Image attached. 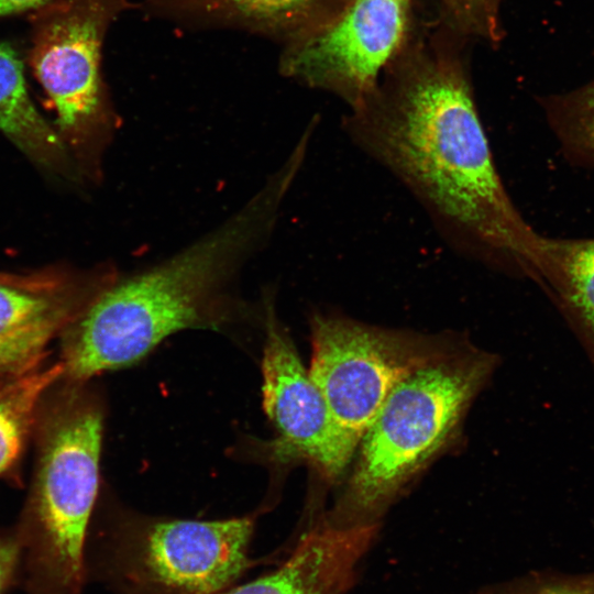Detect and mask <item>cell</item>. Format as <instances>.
Segmentation results:
<instances>
[{
    "mask_svg": "<svg viewBox=\"0 0 594 594\" xmlns=\"http://www.w3.org/2000/svg\"><path fill=\"white\" fill-rule=\"evenodd\" d=\"M541 103L563 150L579 162L594 164V82Z\"/></svg>",
    "mask_w": 594,
    "mask_h": 594,
    "instance_id": "2e32d148",
    "label": "cell"
},
{
    "mask_svg": "<svg viewBox=\"0 0 594 594\" xmlns=\"http://www.w3.org/2000/svg\"><path fill=\"white\" fill-rule=\"evenodd\" d=\"M308 370L334 420L359 441L403 380L468 343L457 334H426L369 324L342 315L310 318Z\"/></svg>",
    "mask_w": 594,
    "mask_h": 594,
    "instance_id": "8992f818",
    "label": "cell"
},
{
    "mask_svg": "<svg viewBox=\"0 0 594 594\" xmlns=\"http://www.w3.org/2000/svg\"><path fill=\"white\" fill-rule=\"evenodd\" d=\"M278 216L276 201L256 193L191 245L140 273L117 277L75 326L65 372L87 380L139 361L175 332L231 321L240 309L232 288Z\"/></svg>",
    "mask_w": 594,
    "mask_h": 594,
    "instance_id": "7a4b0ae2",
    "label": "cell"
},
{
    "mask_svg": "<svg viewBox=\"0 0 594 594\" xmlns=\"http://www.w3.org/2000/svg\"><path fill=\"white\" fill-rule=\"evenodd\" d=\"M414 18L413 0H351L334 18L293 38L283 70L354 108L376 88Z\"/></svg>",
    "mask_w": 594,
    "mask_h": 594,
    "instance_id": "52a82bcc",
    "label": "cell"
},
{
    "mask_svg": "<svg viewBox=\"0 0 594 594\" xmlns=\"http://www.w3.org/2000/svg\"><path fill=\"white\" fill-rule=\"evenodd\" d=\"M594 350V239L540 238L535 279Z\"/></svg>",
    "mask_w": 594,
    "mask_h": 594,
    "instance_id": "7c38bea8",
    "label": "cell"
},
{
    "mask_svg": "<svg viewBox=\"0 0 594 594\" xmlns=\"http://www.w3.org/2000/svg\"><path fill=\"white\" fill-rule=\"evenodd\" d=\"M469 41L440 16L414 19L374 91L344 116L343 131L413 195L459 255L532 278L541 235L497 169L475 101Z\"/></svg>",
    "mask_w": 594,
    "mask_h": 594,
    "instance_id": "6da1fadb",
    "label": "cell"
},
{
    "mask_svg": "<svg viewBox=\"0 0 594 594\" xmlns=\"http://www.w3.org/2000/svg\"><path fill=\"white\" fill-rule=\"evenodd\" d=\"M65 372V363L0 387V473L16 459L42 394Z\"/></svg>",
    "mask_w": 594,
    "mask_h": 594,
    "instance_id": "9a60e30c",
    "label": "cell"
},
{
    "mask_svg": "<svg viewBox=\"0 0 594 594\" xmlns=\"http://www.w3.org/2000/svg\"><path fill=\"white\" fill-rule=\"evenodd\" d=\"M503 0H438L440 18L459 32L498 44L503 36L499 10Z\"/></svg>",
    "mask_w": 594,
    "mask_h": 594,
    "instance_id": "e0dca14e",
    "label": "cell"
},
{
    "mask_svg": "<svg viewBox=\"0 0 594 594\" xmlns=\"http://www.w3.org/2000/svg\"><path fill=\"white\" fill-rule=\"evenodd\" d=\"M491 588V587H490ZM490 588H485V590H482L481 592H479L477 594H491V590Z\"/></svg>",
    "mask_w": 594,
    "mask_h": 594,
    "instance_id": "44dd1931",
    "label": "cell"
},
{
    "mask_svg": "<svg viewBox=\"0 0 594 594\" xmlns=\"http://www.w3.org/2000/svg\"><path fill=\"white\" fill-rule=\"evenodd\" d=\"M20 541L0 537V594H6L20 581Z\"/></svg>",
    "mask_w": 594,
    "mask_h": 594,
    "instance_id": "d6986e66",
    "label": "cell"
},
{
    "mask_svg": "<svg viewBox=\"0 0 594 594\" xmlns=\"http://www.w3.org/2000/svg\"><path fill=\"white\" fill-rule=\"evenodd\" d=\"M119 1L70 0L56 8L37 29L32 51L63 136L95 157L111 128L99 64L102 37Z\"/></svg>",
    "mask_w": 594,
    "mask_h": 594,
    "instance_id": "ba28073f",
    "label": "cell"
},
{
    "mask_svg": "<svg viewBox=\"0 0 594 594\" xmlns=\"http://www.w3.org/2000/svg\"><path fill=\"white\" fill-rule=\"evenodd\" d=\"M377 532L378 525L341 528L320 519L273 571L217 594H348Z\"/></svg>",
    "mask_w": 594,
    "mask_h": 594,
    "instance_id": "30bf717a",
    "label": "cell"
},
{
    "mask_svg": "<svg viewBox=\"0 0 594 594\" xmlns=\"http://www.w3.org/2000/svg\"><path fill=\"white\" fill-rule=\"evenodd\" d=\"M79 290L0 282V373L24 374L74 311Z\"/></svg>",
    "mask_w": 594,
    "mask_h": 594,
    "instance_id": "8fae6325",
    "label": "cell"
},
{
    "mask_svg": "<svg viewBox=\"0 0 594 594\" xmlns=\"http://www.w3.org/2000/svg\"><path fill=\"white\" fill-rule=\"evenodd\" d=\"M48 1L50 0H0V16L37 8Z\"/></svg>",
    "mask_w": 594,
    "mask_h": 594,
    "instance_id": "ffe728a7",
    "label": "cell"
},
{
    "mask_svg": "<svg viewBox=\"0 0 594 594\" xmlns=\"http://www.w3.org/2000/svg\"><path fill=\"white\" fill-rule=\"evenodd\" d=\"M254 527L250 516L129 525L86 554L87 582L114 594H217L262 564L249 556Z\"/></svg>",
    "mask_w": 594,
    "mask_h": 594,
    "instance_id": "277c9868",
    "label": "cell"
},
{
    "mask_svg": "<svg viewBox=\"0 0 594 594\" xmlns=\"http://www.w3.org/2000/svg\"><path fill=\"white\" fill-rule=\"evenodd\" d=\"M0 131L42 167L66 172L69 157L63 139L34 107L15 53L0 43Z\"/></svg>",
    "mask_w": 594,
    "mask_h": 594,
    "instance_id": "4fadbf2b",
    "label": "cell"
},
{
    "mask_svg": "<svg viewBox=\"0 0 594 594\" xmlns=\"http://www.w3.org/2000/svg\"><path fill=\"white\" fill-rule=\"evenodd\" d=\"M264 327L263 407L278 433L273 455L279 461L305 460L327 479H337L349 465L360 441L334 420L270 298Z\"/></svg>",
    "mask_w": 594,
    "mask_h": 594,
    "instance_id": "9c48e42d",
    "label": "cell"
},
{
    "mask_svg": "<svg viewBox=\"0 0 594 594\" xmlns=\"http://www.w3.org/2000/svg\"><path fill=\"white\" fill-rule=\"evenodd\" d=\"M197 11L293 38L339 14L351 0H174Z\"/></svg>",
    "mask_w": 594,
    "mask_h": 594,
    "instance_id": "5bb4252c",
    "label": "cell"
},
{
    "mask_svg": "<svg viewBox=\"0 0 594 594\" xmlns=\"http://www.w3.org/2000/svg\"><path fill=\"white\" fill-rule=\"evenodd\" d=\"M494 363L492 355L466 344L396 385L361 437L348 486L324 519L342 528L378 525L455 433Z\"/></svg>",
    "mask_w": 594,
    "mask_h": 594,
    "instance_id": "3957f363",
    "label": "cell"
},
{
    "mask_svg": "<svg viewBox=\"0 0 594 594\" xmlns=\"http://www.w3.org/2000/svg\"><path fill=\"white\" fill-rule=\"evenodd\" d=\"M492 594H594V570L531 571L491 587Z\"/></svg>",
    "mask_w": 594,
    "mask_h": 594,
    "instance_id": "ac0fdd59",
    "label": "cell"
},
{
    "mask_svg": "<svg viewBox=\"0 0 594 594\" xmlns=\"http://www.w3.org/2000/svg\"><path fill=\"white\" fill-rule=\"evenodd\" d=\"M102 418L79 408L46 443L31 528L21 544L26 594H80L87 583L88 526L98 491Z\"/></svg>",
    "mask_w": 594,
    "mask_h": 594,
    "instance_id": "5b68a950",
    "label": "cell"
}]
</instances>
